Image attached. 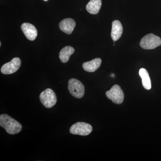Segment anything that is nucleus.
Masks as SVG:
<instances>
[{"label":"nucleus","instance_id":"9","mask_svg":"<svg viewBox=\"0 0 161 161\" xmlns=\"http://www.w3.org/2000/svg\"><path fill=\"white\" fill-rule=\"evenodd\" d=\"M75 26V21L71 18L64 19L59 23V27L61 31L68 35L72 33Z\"/></svg>","mask_w":161,"mask_h":161},{"label":"nucleus","instance_id":"8","mask_svg":"<svg viewBox=\"0 0 161 161\" xmlns=\"http://www.w3.org/2000/svg\"><path fill=\"white\" fill-rule=\"evenodd\" d=\"M25 36L28 40L33 41L37 36V30L32 24L29 23H23L21 26Z\"/></svg>","mask_w":161,"mask_h":161},{"label":"nucleus","instance_id":"1","mask_svg":"<svg viewBox=\"0 0 161 161\" xmlns=\"http://www.w3.org/2000/svg\"><path fill=\"white\" fill-rule=\"evenodd\" d=\"M0 125L5 129L7 133L11 135L19 133L22 129L21 124L5 114L0 115Z\"/></svg>","mask_w":161,"mask_h":161},{"label":"nucleus","instance_id":"15","mask_svg":"<svg viewBox=\"0 0 161 161\" xmlns=\"http://www.w3.org/2000/svg\"><path fill=\"white\" fill-rule=\"evenodd\" d=\"M43 1H45V2H47V1H48V0H43Z\"/></svg>","mask_w":161,"mask_h":161},{"label":"nucleus","instance_id":"11","mask_svg":"<svg viewBox=\"0 0 161 161\" xmlns=\"http://www.w3.org/2000/svg\"><path fill=\"white\" fill-rule=\"evenodd\" d=\"M102 63L100 58H97L90 61L85 62L82 64L84 70L88 72H94L100 67Z\"/></svg>","mask_w":161,"mask_h":161},{"label":"nucleus","instance_id":"10","mask_svg":"<svg viewBox=\"0 0 161 161\" xmlns=\"http://www.w3.org/2000/svg\"><path fill=\"white\" fill-rule=\"evenodd\" d=\"M123 31L122 25L120 21L115 20L112 23L111 37L112 40L116 41L121 36Z\"/></svg>","mask_w":161,"mask_h":161},{"label":"nucleus","instance_id":"7","mask_svg":"<svg viewBox=\"0 0 161 161\" xmlns=\"http://www.w3.org/2000/svg\"><path fill=\"white\" fill-rule=\"evenodd\" d=\"M21 65L20 58H15L8 63L5 64L2 66L1 71L4 75H10L18 71Z\"/></svg>","mask_w":161,"mask_h":161},{"label":"nucleus","instance_id":"14","mask_svg":"<svg viewBox=\"0 0 161 161\" xmlns=\"http://www.w3.org/2000/svg\"><path fill=\"white\" fill-rule=\"evenodd\" d=\"M75 50L71 46H66L61 50L59 53V58L62 63H66L70 57L74 53Z\"/></svg>","mask_w":161,"mask_h":161},{"label":"nucleus","instance_id":"2","mask_svg":"<svg viewBox=\"0 0 161 161\" xmlns=\"http://www.w3.org/2000/svg\"><path fill=\"white\" fill-rule=\"evenodd\" d=\"M161 45V39L158 36L150 33L142 38L140 45L143 49H153Z\"/></svg>","mask_w":161,"mask_h":161},{"label":"nucleus","instance_id":"4","mask_svg":"<svg viewBox=\"0 0 161 161\" xmlns=\"http://www.w3.org/2000/svg\"><path fill=\"white\" fill-rule=\"evenodd\" d=\"M40 99L42 104L47 108L53 107L57 102L55 92L50 88L47 89L40 94Z\"/></svg>","mask_w":161,"mask_h":161},{"label":"nucleus","instance_id":"3","mask_svg":"<svg viewBox=\"0 0 161 161\" xmlns=\"http://www.w3.org/2000/svg\"><path fill=\"white\" fill-rule=\"evenodd\" d=\"M68 90L72 96L75 98H80L85 94V87L80 80L71 78L69 80Z\"/></svg>","mask_w":161,"mask_h":161},{"label":"nucleus","instance_id":"5","mask_svg":"<svg viewBox=\"0 0 161 161\" xmlns=\"http://www.w3.org/2000/svg\"><path fill=\"white\" fill-rule=\"evenodd\" d=\"M106 95L114 103L120 104L123 102L125 97L123 92L118 85L113 86L110 91H107Z\"/></svg>","mask_w":161,"mask_h":161},{"label":"nucleus","instance_id":"16","mask_svg":"<svg viewBox=\"0 0 161 161\" xmlns=\"http://www.w3.org/2000/svg\"><path fill=\"white\" fill-rule=\"evenodd\" d=\"M1 45H2V43H1V42H0V46H1Z\"/></svg>","mask_w":161,"mask_h":161},{"label":"nucleus","instance_id":"6","mask_svg":"<svg viewBox=\"0 0 161 161\" xmlns=\"http://www.w3.org/2000/svg\"><path fill=\"white\" fill-rule=\"evenodd\" d=\"M93 128L90 124L85 122H77L70 128V132L74 135L87 136L92 132Z\"/></svg>","mask_w":161,"mask_h":161},{"label":"nucleus","instance_id":"12","mask_svg":"<svg viewBox=\"0 0 161 161\" xmlns=\"http://www.w3.org/2000/svg\"><path fill=\"white\" fill-rule=\"evenodd\" d=\"M102 6L101 0H91L87 4V11L92 14H96L99 12Z\"/></svg>","mask_w":161,"mask_h":161},{"label":"nucleus","instance_id":"13","mask_svg":"<svg viewBox=\"0 0 161 161\" xmlns=\"http://www.w3.org/2000/svg\"><path fill=\"white\" fill-rule=\"evenodd\" d=\"M140 76L142 79V84L145 89L149 90L151 88V80L149 73L144 68L141 69L139 72Z\"/></svg>","mask_w":161,"mask_h":161}]
</instances>
